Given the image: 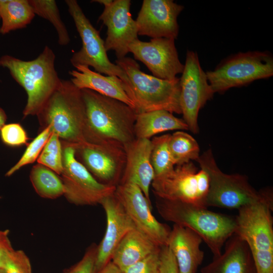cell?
Segmentation results:
<instances>
[{
    "instance_id": "6da1fadb",
    "label": "cell",
    "mask_w": 273,
    "mask_h": 273,
    "mask_svg": "<svg viewBox=\"0 0 273 273\" xmlns=\"http://www.w3.org/2000/svg\"><path fill=\"white\" fill-rule=\"evenodd\" d=\"M85 104L87 143L116 142L124 147L135 138L138 113L118 100L88 89H81Z\"/></svg>"
},
{
    "instance_id": "7a4b0ae2",
    "label": "cell",
    "mask_w": 273,
    "mask_h": 273,
    "mask_svg": "<svg viewBox=\"0 0 273 273\" xmlns=\"http://www.w3.org/2000/svg\"><path fill=\"white\" fill-rule=\"evenodd\" d=\"M156 197V206L161 216L198 234L213 257L221 254L225 243L235 233L234 217L195 204Z\"/></svg>"
},
{
    "instance_id": "3957f363",
    "label": "cell",
    "mask_w": 273,
    "mask_h": 273,
    "mask_svg": "<svg viewBox=\"0 0 273 273\" xmlns=\"http://www.w3.org/2000/svg\"><path fill=\"white\" fill-rule=\"evenodd\" d=\"M56 56L48 46L35 59L24 61L8 55L0 58V66L25 90L27 99L23 117L37 116L58 87L61 79L55 69Z\"/></svg>"
},
{
    "instance_id": "277c9868",
    "label": "cell",
    "mask_w": 273,
    "mask_h": 273,
    "mask_svg": "<svg viewBox=\"0 0 273 273\" xmlns=\"http://www.w3.org/2000/svg\"><path fill=\"white\" fill-rule=\"evenodd\" d=\"M36 116L42 128L51 125L62 142L74 146L87 142L85 107L81 90L71 80L61 79Z\"/></svg>"
},
{
    "instance_id": "5b68a950",
    "label": "cell",
    "mask_w": 273,
    "mask_h": 273,
    "mask_svg": "<svg viewBox=\"0 0 273 273\" xmlns=\"http://www.w3.org/2000/svg\"><path fill=\"white\" fill-rule=\"evenodd\" d=\"M196 161L209 177L206 207L239 209L259 202H273L270 189L257 191L250 184L246 176L223 172L218 167L210 149L200 155Z\"/></svg>"
},
{
    "instance_id": "8992f818",
    "label": "cell",
    "mask_w": 273,
    "mask_h": 273,
    "mask_svg": "<svg viewBox=\"0 0 273 273\" xmlns=\"http://www.w3.org/2000/svg\"><path fill=\"white\" fill-rule=\"evenodd\" d=\"M116 64L127 74L131 85L129 99L138 113L164 110L181 114L180 79L165 80L143 72L130 57L117 59Z\"/></svg>"
},
{
    "instance_id": "52a82bcc",
    "label": "cell",
    "mask_w": 273,
    "mask_h": 273,
    "mask_svg": "<svg viewBox=\"0 0 273 273\" xmlns=\"http://www.w3.org/2000/svg\"><path fill=\"white\" fill-rule=\"evenodd\" d=\"M273 202H259L238 209L235 234L247 244L257 273H273Z\"/></svg>"
},
{
    "instance_id": "ba28073f",
    "label": "cell",
    "mask_w": 273,
    "mask_h": 273,
    "mask_svg": "<svg viewBox=\"0 0 273 273\" xmlns=\"http://www.w3.org/2000/svg\"><path fill=\"white\" fill-rule=\"evenodd\" d=\"M213 92L223 93L273 75V57L267 51L239 52L223 59L213 70L206 72Z\"/></svg>"
},
{
    "instance_id": "9c48e42d",
    "label": "cell",
    "mask_w": 273,
    "mask_h": 273,
    "mask_svg": "<svg viewBox=\"0 0 273 273\" xmlns=\"http://www.w3.org/2000/svg\"><path fill=\"white\" fill-rule=\"evenodd\" d=\"M65 3L82 41L81 48L70 59L71 64L75 68L79 65L90 66L100 74L118 77L123 82L125 92L129 98L131 92L130 80L120 67L109 60L99 31L85 16L77 1L66 0Z\"/></svg>"
},
{
    "instance_id": "30bf717a",
    "label": "cell",
    "mask_w": 273,
    "mask_h": 273,
    "mask_svg": "<svg viewBox=\"0 0 273 273\" xmlns=\"http://www.w3.org/2000/svg\"><path fill=\"white\" fill-rule=\"evenodd\" d=\"M151 186L157 197L206 207L209 177L204 170H198L192 161L176 165L170 172L155 176Z\"/></svg>"
},
{
    "instance_id": "8fae6325",
    "label": "cell",
    "mask_w": 273,
    "mask_h": 273,
    "mask_svg": "<svg viewBox=\"0 0 273 273\" xmlns=\"http://www.w3.org/2000/svg\"><path fill=\"white\" fill-rule=\"evenodd\" d=\"M61 142L63 171L61 178L64 187V196L76 205L101 204L106 197L114 193L116 187L97 180L76 158L75 146Z\"/></svg>"
},
{
    "instance_id": "7c38bea8",
    "label": "cell",
    "mask_w": 273,
    "mask_h": 273,
    "mask_svg": "<svg viewBox=\"0 0 273 273\" xmlns=\"http://www.w3.org/2000/svg\"><path fill=\"white\" fill-rule=\"evenodd\" d=\"M182 75L180 79V107L183 120L193 133L199 132V111L210 100L214 94L202 69L198 54L188 51Z\"/></svg>"
},
{
    "instance_id": "4fadbf2b",
    "label": "cell",
    "mask_w": 273,
    "mask_h": 273,
    "mask_svg": "<svg viewBox=\"0 0 273 273\" xmlns=\"http://www.w3.org/2000/svg\"><path fill=\"white\" fill-rule=\"evenodd\" d=\"M76 158L99 182L116 187L126 164L123 145L116 142L84 143L75 146Z\"/></svg>"
},
{
    "instance_id": "5bb4252c",
    "label": "cell",
    "mask_w": 273,
    "mask_h": 273,
    "mask_svg": "<svg viewBox=\"0 0 273 273\" xmlns=\"http://www.w3.org/2000/svg\"><path fill=\"white\" fill-rule=\"evenodd\" d=\"M114 195L138 230L157 245H167L171 229L154 216L151 203L136 184L120 183L116 187Z\"/></svg>"
},
{
    "instance_id": "9a60e30c",
    "label": "cell",
    "mask_w": 273,
    "mask_h": 273,
    "mask_svg": "<svg viewBox=\"0 0 273 273\" xmlns=\"http://www.w3.org/2000/svg\"><path fill=\"white\" fill-rule=\"evenodd\" d=\"M128 50L158 78L173 80L183 72L184 65L179 61L174 39L152 38L148 42L138 39L128 45Z\"/></svg>"
},
{
    "instance_id": "2e32d148",
    "label": "cell",
    "mask_w": 273,
    "mask_h": 273,
    "mask_svg": "<svg viewBox=\"0 0 273 273\" xmlns=\"http://www.w3.org/2000/svg\"><path fill=\"white\" fill-rule=\"evenodd\" d=\"M184 8L172 0H144L135 20L138 35L175 40L179 32L177 17Z\"/></svg>"
},
{
    "instance_id": "e0dca14e",
    "label": "cell",
    "mask_w": 273,
    "mask_h": 273,
    "mask_svg": "<svg viewBox=\"0 0 273 273\" xmlns=\"http://www.w3.org/2000/svg\"><path fill=\"white\" fill-rule=\"evenodd\" d=\"M130 0H114L111 5L104 7L99 18L107 28L104 41L106 51H114L117 59L126 57L128 45L138 39L135 20L130 12Z\"/></svg>"
},
{
    "instance_id": "ac0fdd59",
    "label": "cell",
    "mask_w": 273,
    "mask_h": 273,
    "mask_svg": "<svg viewBox=\"0 0 273 273\" xmlns=\"http://www.w3.org/2000/svg\"><path fill=\"white\" fill-rule=\"evenodd\" d=\"M101 205L106 213L107 226L104 236L97 245L95 273L111 261L116 247L124 236L136 228L114 193L106 197Z\"/></svg>"
},
{
    "instance_id": "d6986e66",
    "label": "cell",
    "mask_w": 273,
    "mask_h": 273,
    "mask_svg": "<svg viewBox=\"0 0 273 273\" xmlns=\"http://www.w3.org/2000/svg\"><path fill=\"white\" fill-rule=\"evenodd\" d=\"M124 147L126 164L120 183L129 182L136 184L151 203L150 188L155 177L150 159L151 140L135 138Z\"/></svg>"
},
{
    "instance_id": "ffe728a7",
    "label": "cell",
    "mask_w": 273,
    "mask_h": 273,
    "mask_svg": "<svg viewBox=\"0 0 273 273\" xmlns=\"http://www.w3.org/2000/svg\"><path fill=\"white\" fill-rule=\"evenodd\" d=\"M201 238L190 229L176 224L171 229L167 246L176 259L179 273H196L204 253Z\"/></svg>"
},
{
    "instance_id": "44dd1931",
    "label": "cell",
    "mask_w": 273,
    "mask_h": 273,
    "mask_svg": "<svg viewBox=\"0 0 273 273\" xmlns=\"http://www.w3.org/2000/svg\"><path fill=\"white\" fill-rule=\"evenodd\" d=\"M201 273H257L246 243L234 234L224 244V250L201 269Z\"/></svg>"
},
{
    "instance_id": "7402d4cb",
    "label": "cell",
    "mask_w": 273,
    "mask_h": 273,
    "mask_svg": "<svg viewBox=\"0 0 273 273\" xmlns=\"http://www.w3.org/2000/svg\"><path fill=\"white\" fill-rule=\"evenodd\" d=\"M69 71L71 81L80 89H88L102 95L120 101L134 108L135 107L124 90L122 80L115 76H105L88 67L79 65Z\"/></svg>"
},
{
    "instance_id": "603a6c76",
    "label": "cell",
    "mask_w": 273,
    "mask_h": 273,
    "mask_svg": "<svg viewBox=\"0 0 273 273\" xmlns=\"http://www.w3.org/2000/svg\"><path fill=\"white\" fill-rule=\"evenodd\" d=\"M159 246L136 228L129 231L116 247L111 261L122 272Z\"/></svg>"
},
{
    "instance_id": "cb8c5ba5",
    "label": "cell",
    "mask_w": 273,
    "mask_h": 273,
    "mask_svg": "<svg viewBox=\"0 0 273 273\" xmlns=\"http://www.w3.org/2000/svg\"><path fill=\"white\" fill-rule=\"evenodd\" d=\"M189 130L183 119L164 110L138 113L134 126L135 138L149 139L170 130Z\"/></svg>"
},
{
    "instance_id": "d4e9b609",
    "label": "cell",
    "mask_w": 273,
    "mask_h": 273,
    "mask_svg": "<svg viewBox=\"0 0 273 273\" xmlns=\"http://www.w3.org/2000/svg\"><path fill=\"white\" fill-rule=\"evenodd\" d=\"M35 15L29 0H0V33L6 34L26 27Z\"/></svg>"
},
{
    "instance_id": "484cf974",
    "label": "cell",
    "mask_w": 273,
    "mask_h": 273,
    "mask_svg": "<svg viewBox=\"0 0 273 273\" xmlns=\"http://www.w3.org/2000/svg\"><path fill=\"white\" fill-rule=\"evenodd\" d=\"M30 179L36 193L41 197L55 199L64 194L61 178L51 169L39 163L32 167Z\"/></svg>"
},
{
    "instance_id": "4316f807",
    "label": "cell",
    "mask_w": 273,
    "mask_h": 273,
    "mask_svg": "<svg viewBox=\"0 0 273 273\" xmlns=\"http://www.w3.org/2000/svg\"><path fill=\"white\" fill-rule=\"evenodd\" d=\"M169 148L175 166L197 161L200 156V148L197 141L182 130L170 134Z\"/></svg>"
},
{
    "instance_id": "83f0119b",
    "label": "cell",
    "mask_w": 273,
    "mask_h": 273,
    "mask_svg": "<svg viewBox=\"0 0 273 273\" xmlns=\"http://www.w3.org/2000/svg\"><path fill=\"white\" fill-rule=\"evenodd\" d=\"M35 14L48 20L55 28L58 43L66 46L70 41L66 27L60 16L56 2L54 0H29Z\"/></svg>"
},
{
    "instance_id": "f1b7e54d",
    "label": "cell",
    "mask_w": 273,
    "mask_h": 273,
    "mask_svg": "<svg viewBox=\"0 0 273 273\" xmlns=\"http://www.w3.org/2000/svg\"><path fill=\"white\" fill-rule=\"evenodd\" d=\"M170 134L155 136L151 140V162L155 177L166 174L171 171L175 165L173 162L169 148Z\"/></svg>"
},
{
    "instance_id": "f546056e",
    "label": "cell",
    "mask_w": 273,
    "mask_h": 273,
    "mask_svg": "<svg viewBox=\"0 0 273 273\" xmlns=\"http://www.w3.org/2000/svg\"><path fill=\"white\" fill-rule=\"evenodd\" d=\"M53 132L51 125L43 129L27 145L26 149L18 161L6 173L10 176L21 168L37 161L46 143Z\"/></svg>"
},
{
    "instance_id": "4dcf8cb0",
    "label": "cell",
    "mask_w": 273,
    "mask_h": 273,
    "mask_svg": "<svg viewBox=\"0 0 273 273\" xmlns=\"http://www.w3.org/2000/svg\"><path fill=\"white\" fill-rule=\"evenodd\" d=\"M37 162L58 175L63 171V147L59 136L53 132L39 156Z\"/></svg>"
},
{
    "instance_id": "1f68e13d",
    "label": "cell",
    "mask_w": 273,
    "mask_h": 273,
    "mask_svg": "<svg viewBox=\"0 0 273 273\" xmlns=\"http://www.w3.org/2000/svg\"><path fill=\"white\" fill-rule=\"evenodd\" d=\"M1 273H32L29 258L21 250H12L4 260Z\"/></svg>"
},
{
    "instance_id": "d6a6232c",
    "label": "cell",
    "mask_w": 273,
    "mask_h": 273,
    "mask_svg": "<svg viewBox=\"0 0 273 273\" xmlns=\"http://www.w3.org/2000/svg\"><path fill=\"white\" fill-rule=\"evenodd\" d=\"M0 138L5 145L12 147L27 145L29 140L27 132L18 123L5 124L0 130Z\"/></svg>"
},
{
    "instance_id": "836d02e7",
    "label": "cell",
    "mask_w": 273,
    "mask_h": 273,
    "mask_svg": "<svg viewBox=\"0 0 273 273\" xmlns=\"http://www.w3.org/2000/svg\"><path fill=\"white\" fill-rule=\"evenodd\" d=\"M161 247L127 268L123 273H159Z\"/></svg>"
},
{
    "instance_id": "e575fe53",
    "label": "cell",
    "mask_w": 273,
    "mask_h": 273,
    "mask_svg": "<svg viewBox=\"0 0 273 273\" xmlns=\"http://www.w3.org/2000/svg\"><path fill=\"white\" fill-rule=\"evenodd\" d=\"M97 245L93 244L77 263L62 273H95V267Z\"/></svg>"
},
{
    "instance_id": "d590c367",
    "label": "cell",
    "mask_w": 273,
    "mask_h": 273,
    "mask_svg": "<svg viewBox=\"0 0 273 273\" xmlns=\"http://www.w3.org/2000/svg\"><path fill=\"white\" fill-rule=\"evenodd\" d=\"M159 273H179L175 257L167 245L161 247Z\"/></svg>"
},
{
    "instance_id": "8d00e7d4",
    "label": "cell",
    "mask_w": 273,
    "mask_h": 273,
    "mask_svg": "<svg viewBox=\"0 0 273 273\" xmlns=\"http://www.w3.org/2000/svg\"><path fill=\"white\" fill-rule=\"evenodd\" d=\"M9 230H0V273L7 255L14 248L9 239Z\"/></svg>"
},
{
    "instance_id": "74e56055",
    "label": "cell",
    "mask_w": 273,
    "mask_h": 273,
    "mask_svg": "<svg viewBox=\"0 0 273 273\" xmlns=\"http://www.w3.org/2000/svg\"><path fill=\"white\" fill-rule=\"evenodd\" d=\"M97 273H123V272L110 261Z\"/></svg>"
},
{
    "instance_id": "f35d334b",
    "label": "cell",
    "mask_w": 273,
    "mask_h": 273,
    "mask_svg": "<svg viewBox=\"0 0 273 273\" xmlns=\"http://www.w3.org/2000/svg\"><path fill=\"white\" fill-rule=\"evenodd\" d=\"M7 116L5 110L0 107V130L6 124Z\"/></svg>"
},
{
    "instance_id": "ab89813d",
    "label": "cell",
    "mask_w": 273,
    "mask_h": 273,
    "mask_svg": "<svg viewBox=\"0 0 273 273\" xmlns=\"http://www.w3.org/2000/svg\"><path fill=\"white\" fill-rule=\"evenodd\" d=\"M92 2L98 3L103 5L104 7L109 6L112 4L113 1V0H94L92 1Z\"/></svg>"
}]
</instances>
